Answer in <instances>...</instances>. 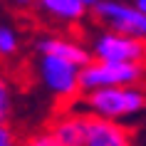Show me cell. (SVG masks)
<instances>
[{"label":"cell","mask_w":146,"mask_h":146,"mask_svg":"<svg viewBox=\"0 0 146 146\" xmlns=\"http://www.w3.org/2000/svg\"><path fill=\"white\" fill-rule=\"evenodd\" d=\"M87 119L89 116L84 111H79L77 104L62 107L50 119L47 134L60 146H82V139H84V131H87Z\"/></svg>","instance_id":"6"},{"label":"cell","mask_w":146,"mask_h":146,"mask_svg":"<svg viewBox=\"0 0 146 146\" xmlns=\"http://www.w3.org/2000/svg\"><path fill=\"white\" fill-rule=\"evenodd\" d=\"M20 146H60V144L47 134V129H40V131L27 134L25 139H20Z\"/></svg>","instance_id":"12"},{"label":"cell","mask_w":146,"mask_h":146,"mask_svg":"<svg viewBox=\"0 0 146 146\" xmlns=\"http://www.w3.org/2000/svg\"><path fill=\"white\" fill-rule=\"evenodd\" d=\"M114 87H146V64H111V62H89L79 69V92H99Z\"/></svg>","instance_id":"3"},{"label":"cell","mask_w":146,"mask_h":146,"mask_svg":"<svg viewBox=\"0 0 146 146\" xmlns=\"http://www.w3.org/2000/svg\"><path fill=\"white\" fill-rule=\"evenodd\" d=\"M32 74L37 79V84L60 104V109L77 104V99L82 97V92H79V67L69 64L64 60H57L52 54H35Z\"/></svg>","instance_id":"2"},{"label":"cell","mask_w":146,"mask_h":146,"mask_svg":"<svg viewBox=\"0 0 146 146\" xmlns=\"http://www.w3.org/2000/svg\"><path fill=\"white\" fill-rule=\"evenodd\" d=\"M0 146H20V131L13 124L0 126Z\"/></svg>","instance_id":"13"},{"label":"cell","mask_w":146,"mask_h":146,"mask_svg":"<svg viewBox=\"0 0 146 146\" xmlns=\"http://www.w3.org/2000/svg\"><path fill=\"white\" fill-rule=\"evenodd\" d=\"M82 146H134V131L126 124L102 121L89 116Z\"/></svg>","instance_id":"8"},{"label":"cell","mask_w":146,"mask_h":146,"mask_svg":"<svg viewBox=\"0 0 146 146\" xmlns=\"http://www.w3.org/2000/svg\"><path fill=\"white\" fill-rule=\"evenodd\" d=\"M89 54L94 62L111 64H146V42L111 30H97L89 40Z\"/></svg>","instance_id":"5"},{"label":"cell","mask_w":146,"mask_h":146,"mask_svg":"<svg viewBox=\"0 0 146 146\" xmlns=\"http://www.w3.org/2000/svg\"><path fill=\"white\" fill-rule=\"evenodd\" d=\"M15 102H17V82L5 67H0V126L13 124Z\"/></svg>","instance_id":"10"},{"label":"cell","mask_w":146,"mask_h":146,"mask_svg":"<svg viewBox=\"0 0 146 146\" xmlns=\"http://www.w3.org/2000/svg\"><path fill=\"white\" fill-rule=\"evenodd\" d=\"M35 52L37 54H52V57L64 60L79 69H84L92 62L89 47L74 37H67V35H42V37H37L35 40Z\"/></svg>","instance_id":"7"},{"label":"cell","mask_w":146,"mask_h":146,"mask_svg":"<svg viewBox=\"0 0 146 146\" xmlns=\"http://www.w3.org/2000/svg\"><path fill=\"white\" fill-rule=\"evenodd\" d=\"M20 47H23V37H20V30L13 27L8 23H0V67L5 62L15 60L20 54Z\"/></svg>","instance_id":"11"},{"label":"cell","mask_w":146,"mask_h":146,"mask_svg":"<svg viewBox=\"0 0 146 146\" xmlns=\"http://www.w3.org/2000/svg\"><path fill=\"white\" fill-rule=\"evenodd\" d=\"M131 5H134L141 15H146V0H136V3H131Z\"/></svg>","instance_id":"14"},{"label":"cell","mask_w":146,"mask_h":146,"mask_svg":"<svg viewBox=\"0 0 146 146\" xmlns=\"http://www.w3.org/2000/svg\"><path fill=\"white\" fill-rule=\"evenodd\" d=\"M37 10L50 23L64 27H79L89 17V3L84 0H42L37 3Z\"/></svg>","instance_id":"9"},{"label":"cell","mask_w":146,"mask_h":146,"mask_svg":"<svg viewBox=\"0 0 146 146\" xmlns=\"http://www.w3.org/2000/svg\"><path fill=\"white\" fill-rule=\"evenodd\" d=\"M77 109L92 119L126 124L146 111V87H114L82 94L77 99Z\"/></svg>","instance_id":"1"},{"label":"cell","mask_w":146,"mask_h":146,"mask_svg":"<svg viewBox=\"0 0 146 146\" xmlns=\"http://www.w3.org/2000/svg\"><path fill=\"white\" fill-rule=\"evenodd\" d=\"M89 17L102 25V30H111L116 35L146 42V15H141L131 3H116V0L89 3Z\"/></svg>","instance_id":"4"}]
</instances>
